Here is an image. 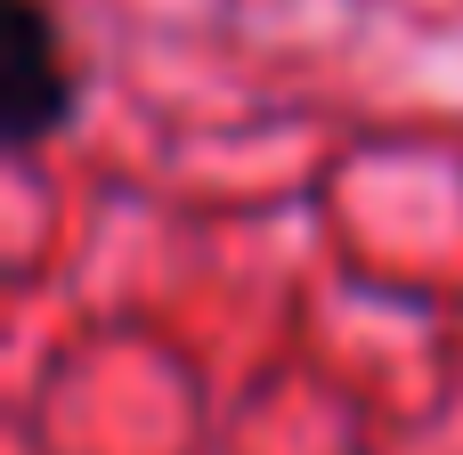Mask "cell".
<instances>
[{
    "instance_id": "cell-1",
    "label": "cell",
    "mask_w": 463,
    "mask_h": 455,
    "mask_svg": "<svg viewBox=\"0 0 463 455\" xmlns=\"http://www.w3.org/2000/svg\"><path fill=\"white\" fill-rule=\"evenodd\" d=\"M73 114V57L41 0H8V130L16 147L57 138Z\"/></svg>"
}]
</instances>
